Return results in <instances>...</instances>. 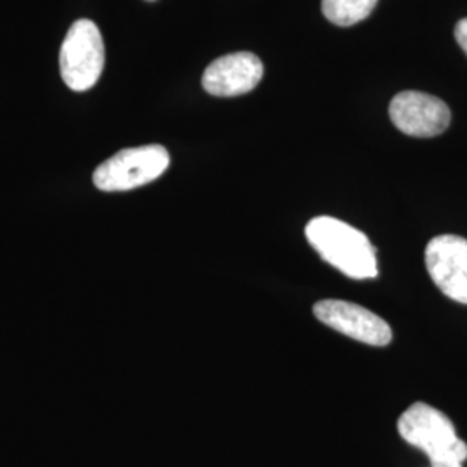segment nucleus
I'll use <instances>...</instances> for the list:
<instances>
[{
	"label": "nucleus",
	"instance_id": "8",
	"mask_svg": "<svg viewBox=\"0 0 467 467\" xmlns=\"http://www.w3.org/2000/svg\"><path fill=\"white\" fill-rule=\"evenodd\" d=\"M264 77L260 57L234 52L215 59L202 73V88L215 98H234L251 92Z\"/></svg>",
	"mask_w": 467,
	"mask_h": 467
},
{
	"label": "nucleus",
	"instance_id": "7",
	"mask_svg": "<svg viewBox=\"0 0 467 467\" xmlns=\"http://www.w3.org/2000/svg\"><path fill=\"white\" fill-rule=\"evenodd\" d=\"M389 118L395 127L410 137H436L451 125V109L438 98L407 90L397 94L389 104Z\"/></svg>",
	"mask_w": 467,
	"mask_h": 467
},
{
	"label": "nucleus",
	"instance_id": "10",
	"mask_svg": "<svg viewBox=\"0 0 467 467\" xmlns=\"http://www.w3.org/2000/svg\"><path fill=\"white\" fill-rule=\"evenodd\" d=\"M455 40L461 46V49L467 54V17L461 19L455 26Z\"/></svg>",
	"mask_w": 467,
	"mask_h": 467
},
{
	"label": "nucleus",
	"instance_id": "6",
	"mask_svg": "<svg viewBox=\"0 0 467 467\" xmlns=\"http://www.w3.org/2000/svg\"><path fill=\"white\" fill-rule=\"evenodd\" d=\"M314 316L334 331L370 347H386L391 343L393 333L388 322L350 301L322 300L314 305Z\"/></svg>",
	"mask_w": 467,
	"mask_h": 467
},
{
	"label": "nucleus",
	"instance_id": "1",
	"mask_svg": "<svg viewBox=\"0 0 467 467\" xmlns=\"http://www.w3.org/2000/svg\"><path fill=\"white\" fill-rule=\"evenodd\" d=\"M305 235L318 256L351 279L378 277L376 250L368 235L333 217L312 218Z\"/></svg>",
	"mask_w": 467,
	"mask_h": 467
},
{
	"label": "nucleus",
	"instance_id": "4",
	"mask_svg": "<svg viewBox=\"0 0 467 467\" xmlns=\"http://www.w3.org/2000/svg\"><path fill=\"white\" fill-rule=\"evenodd\" d=\"M104 42L98 25L90 19L75 21L59 52L63 82L75 92L92 88L104 69Z\"/></svg>",
	"mask_w": 467,
	"mask_h": 467
},
{
	"label": "nucleus",
	"instance_id": "9",
	"mask_svg": "<svg viewBox=\"0 0 467 467\" xmlns=\"http://www.w3.org/2000/svg\"><path fill=\"white\" fill-rule=\"evenodd\" d=\"M378 0H322V13L337 26H353L370 16Z\"/></svg>",
	"mask_w": 467,
	"mask_h": 467
},
{
	"label": "nucleus",
	"instance_id": "2",
	"mask_svg": "<svg viewBox=\"0 0 467 467\" xmlns=\"http://www.w3.org/2000/svg\"><path fill=\"white\" fill-rule=\"evenodd\" d=\"M401 438L424 451L433 467H462L467 459L462 441L451 419L428 403H412L399 419Z\"/></svg>",
	"mask_w": 467,
	"mask_h": 467
},
{
	"label": "nucleus",
	"instance_id": "5",
	"mask_svg": "<svg viewBox=\"0 0 467 467\" xmlns=\"http://www.w3.org/2000/svg\"><path fill=\"white\" fill-rule=\"evenodd\" d=\"M424 258L436 287L451 300L467 305V239L436 235L428 243Z\"/></svg>",
	"mask_w": 467,
	"mask_h": 467
},
{
	"label": "nucleus",
	"instance_id": "3",
	"mask_svg": "<svg viewBox=\"0 0 467 467\" xmlns=\"http://www.w3.org/2000/svg\"><path fill=\"white\" fill-rule=\"evenodd\" d=\"M170 167V154L160 144L118 150L94 171V185L104 192L132 191L160 179Z\"/></svg>",
	"mask_w": 467,
	"mask_h": 467
}]
</instances>
